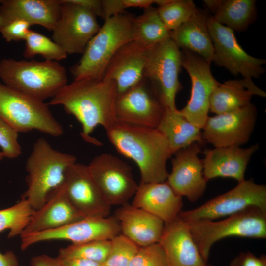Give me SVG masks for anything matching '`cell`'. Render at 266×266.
Wrapping results in <instances>:
<instances>
[{
  "instance_id": "6da1fadb",
  "label": "cell",
  "mask_w": 266,
  "mask_h": 266,
  "mask_svg": "<svg viewBox=\"0 0 266 266\" xmlns=\"http://www.w3.org/2000/svg\"><path fill=\"white\" fill-rule=\"evenodd\" d=\"M117 96L116 84L113 81L81 79L63 87L51 99L49 104L63 106L81 124L83 139L101 146V142L92 137L91 133L98 126H102L106 130L117 121Z\"/></svg>"
},
{
  "instance_id": "7a4b0ae2",
  "label": "cell",
  "mask_w": 266,
  "mask_h": 266,
  "mask_svg": "<svg viewBox=\"0 0 266 266\" xmlns=\"http://www.w3.org/2000/svg\"><path fill=\"white\" fill-rule=\"evenodd\" d=\"M117 151L137 165L140 182H166V162L172 155L168 143L157 128L131 125L117 121L106 130Z\"/></svg>"
},
{
  "instance_id": "3957f363",
  "label": "cell",
  "mask_w": 266,
  "mask_h": 266,
  "mask_svg": "<svg viewBox=\"0 0 266 266\" xmlns=\"http://www.w3.org/2000/svg\"><path fill=\"white\" fill-rule=\"evenodd\" d=\"M3 84L35 100L53 98L67 84L65 67L58 62L3 58L0 61Z\"/></svg>"
},
{
  "instance_id": "277c9868",
  "label": "cell",
  "mask_w": 266,
  "mask_h": 266,
  "mask_svg": "<svg viewBox=\"0 0 266 266\" xmlns=\"http://www.w3.org/2000/svg\"><path fill=\"white\" fill-rule=\"evenodd\" d=\"M76 162L75 156L56 150L44 138H38L26 160L27 189L21 198L34 210L39 209L64 182L67 167Z\"/></svg>"
},
{
  "instance_id": "5b68a950",
  "label": "cell",
  "mask_w": 266,
  "mask_h": 266,
  "mask_svg": "<svg viewBox=\"0 0 266 266\" xmlns=\"http://www.w3.org/2000/svg\"><path fill=\"white\" fill-rule=\"evenodd\" d=\"M133 17L119 14L105 20L91 39L80 60L70 68L74 80H102L105 68L117 50L133 40Z\"/></svg>"
},
{
  "instance_id": "8992f818",
  "label": "cell",
  "mask_w": 266,
  "mask_h": 266,
  "mask_svg": "<svg viewBox=\"0 0 266 266\" xmlns=\"http://www.w3.org/2000/svg\"><path fill=\"white\" fill-rule=\"evenodd\" d=\"M186 223L201 257L206 263L212 246L223 238H266V211L257 207H248L220 221L203 219Z\"/></svg>"
},
{
  "instance_id": "52a82bcc",
  "label": "cell",
  "mask_w": 266,
  "mask_h": 266,
  "mask_svg": "<svg viewBox=\"0 0 266 266\" xmlns=\"http://www.w3.org/2000/svg\"><path fill=\"white\" fill-rule=\"evenodd\" d=\"M0 118L18 133L36 130L53 137L64 133L48 104L0 83Z\"/></svg>"
},
{
  "instance_id": "ba28073f",
  "label": "cell",
  "mask_w": 266,
  "mask_h": 266,
  "mask_svg": "<svg viewBox=\"0 0 266 266\" xmlns=\"http://www.w3.org/2000/svg\"><path fill=\"white\" fill-rule=\"evenodd\" d=\"M181 67V51L170 38L147 49L143 77L166 109H177L175 98L182 88L179 80Z\"/></svg>"
},
{
  "instance_id": "9c48e42d",
  "label": "cell",
  "mask_w": 266,
  "mask_h": 266,
  "mask_svg": "<svg viewBox=\"0 0 266 266\" xmlns=\"http://www.w3.org/2000/svg\"><path fill=\"white\" fill-rule=\"evenodd\" d=\"M250 207L266 211V186L253 179L244 180L230 191L218 196L203 205L187 211H181L178 217L189 222L228 217Z\"/></svg>"
},
{
  "instance_id": "30bf717a",
  "label": "cell",
  "mask_w": 266,
  "mask_h": 266,
  "mask_svg": "<svg viewBox=\"0 0 266 266\" xmlns=\"http://www.w3.org/2000/svg\"><path fill=\"white\" fill-rule=\"evenodd\" d=\"M90 174L106 201L112 205L128 203L138 184L130 166L119 157L104 153L87 165Z\"/></svg>"
},
{
  "instance_id": "8fae6325",
  "label": "cell",
  "mask_w": 266,
  "mask_h": 266,
  "mask_svg": "<svg viewBox=\"0 0 266 266\" xmlns=\"http://www.w3.org/2000/svg\"><path fill=\"white\" fill-rule=\"evenodd\" d=\"M208 29L214 48L212 62L232 74L243 78H257L265 72V59L251 56L238 43L233 31L220 24L209 14Z\"/></svg>"
},
{
  "instance_id": "7c38bea8",
  "label": "cell",
  "mask_w": 266,
  "mask_h": 266,
  "mask_svg": "<svg viewBox=\"0 0 266 266\" xmlns=\"http://www.w3.org/2000/svg\"><path fill=\"white\" fill-rule=\"evenodd\" d=\"M181 51L182 66L190 76L191 91L186 105L179 111L188 121L202 130L208 117L211 95L220 83L212 74L210 63L191 51Z\"/></svg>"
},
{
  "instance_id": "4fadbf2b",
  "label": "cell",
  "mask_w": 266,
  "mask_h": 266,
  "mask_svg": "<svg viewBox=\"0 0 266 266\" xmlns=\"http://www.w3.org/2000/svg\"><path fill=\"white\" fill-rule=\"evenodd\" d=\"M60 17L52 32V40L67 54H82L99 32L96 16L68 0H59Z\"/></svg>"
},
{
  "instance_id": "5bb4252c",
  "label": "cell",
  "mask_w": 266,
  "mask_h": 266,
  "mask_svg": "<svg viewBox=\"0 0 266 266\" xmlns=\"http://www.w3.org/2000/svg\"><path fill=\"white\" fill-rule=\"evenodd\" d=\"M165 110L159 96L143 77L117 96L116 119L125 124L157 128Z\"/></svg>"
},
{
  "instance_id": "9a60e30c",
  "label": "cell",
  "mask_w": 266,
  "mask_h": 266,
  "mask_svg": "<svg viewBox=\"0 0 266 266\" xmlns=\"http://www.w3.org/2000/svg\"><path fill=\"white\" fill-rule=\"evenodd\" d=\"M120 233L119 223L114 215L86 217L57 229L21 234V249L24 250L36 243L52 240H68L72 244L110 240Z\"/></svg>"
},
{
  "instance_id": "2e32d148",
  "label": "cell",
  "mask_w": 266,
  "mask_h": 266,
  "mask_svg": "<svg viewBox=\"0 0 266 266\" xmlns=\"http://www.w3.org/2000/svg\"><path fill=\"white\" fill-rule=\"evenodd\" d=\"M257 117V108L252 103L235 110L208 116L202 129L203 139L214 147L240 146L249 140Z\"/></svg>"
},
{
  "instance_id": "e0dca14e",
  "label": "cell",
  "mask_w": 266,
  "mask_h": 266,
  "mask_svg": "<svg viewBox=\"0 0 266 266\" xmlns=\"http://www.w3.org/2000/svg\"><path fill=\"white\" fill-rule=\"evenodd\" d=\"M64 183L69 200L84 218L110 216L111 206L100 193L87 165L76 162L68 167Z\"/></svg>"
},
{
  "instance_id": "ac0fdd59",
  "label": "cell",
  "mask_w": 266,
  "mask_h": 266,
  "mask_svg": "<svg viewBox=\"0 0 266 266\" xmlns=\"http://www.w3.org/2000/svg\"><path fill=\"white\" fill-rule=\"evenodd\" d=\"M200 146L194 143L173 154L172 170L166 181L176 194L191 202L202 196L207 182L203 176V161L199 157Z\"/></svg>"
},
{
  "instance_id": "d6986e66",
  "label": "cell",
  "mask_w": 266,
  "mask_h": 266,
  "mask_svg": "<svg viewBox=\"0 0 266 266\" xmlns=\"http://www.w3.org/2000/svg\"><path fill=\"white\" fill-rule=\"evenodd\" d=\"M259 149L255 144L246 148L240 146L215 147L203 151V173L205 179L231 178L238 183L245 180V173L252 156Z\"/></svg>"
},
{
  "instance_id": "ffe728a7",
  "label": "cell",
  "mask_w": 266,
  "mask_h": 266,
  "mask_svg": "<svg viewBox=\"0 0 266 266\" xmlns=\"http://www.w3.org/2000/svg\"><path fill=\"white\" fill-rule=\"evenodd\" d=\"M84 218L69 200L63 182L49 194L43 206L34 211L21 234L57 229Z\"/></svg>"
},
{
  "instance_id": "44dd1931",
  "label": "cell",
  "mask_w": 266,
  "mask_h": 266,
  "mask_svg": "<svg viewBox=\"0 0 266 266\" xmlns=\"http://www.w3.org/2000/svg\"><path fill=\"white\" fill-rule=\"evenodd\" d=\"M158 243L165 253L168 266H211L201 257L187 223L178 216L164 224Z\"/></svg>"
},
{
  "instance_id": "7402d4cb",
  "label": "cell",
  "mask_w": 266,
  "mask_h": 266,
  "mask_svg": "<svg viewBox=\"0 0 266 266\" xmlns=\"http://www.w3.org/2000/svg\"><path fill=\"white\" fill-rule=\"evenodd\" d=\"M60 12L59 0H0V29L22 20L52 31Z\"/></svg>"
},
{
  "instance_id": "603a6c76",
  "label": "cell",
  "mask_w": 266,
  "mask_h": 266,
  "mask_svg": "<svg viewBox=\"0 0 266 266\" xmlns=\"http://www.w3.org/2000/svg\"><path fill=\"white\" fill-rule=\"evenodd\" d=\"M147 50L133 40L125 44L108 63L102 79L114 81L118 94L132 87L143 78Z\"/></svg>"
},
{
  "instance_id": "cb8c5ba5",
  "label": "cell",
  "mask_w": 266,
  "mask_h": 266,
  "mask_svg": "<svg viewBox=\"0 0 266 266\" xmlns=\"http://www.w3.org/2000/svg\"><path fill=\"white\" fill-rule=\"evenodd\" d=\"M132 205L161 220L164 224L175 219L181 211L182 197L176 194L166 181L140 182Z\"/></svg>"
},
{
  "instance_id": "d4e9b609",
  "label": "cell",
  "mask_w": 266,
  "mask_h": 266,
  "mask_svg": "<svg viewBox=\"0 0 266 266\" xmlns=\"http://www.w3.org/2000/svg\"><path fill=\"white\" fill-rule=\"evenodd\" d=\"M114 216L121 234L139 247L159 242L164 223L157 217L128 203L117 209Z\"/></svg>"
},
{
  "instance_id": "484cf974",
  "label": "cell",
  "mask_w": 266,
  "mask_h": 266,
  "mask_svg": "<svg viewBox=\"0 0 266 266\" xmlns=\"http://www.w3.org/2000/svg\"><path fill=\"white\" fill-rule=\"evenodd\" d=\"M209 15L206 10L197 8L185 23L170 32V38L180 49L191 51L211 63L214 48L208 29Z\"/></svg>"
},
{
  "instance_id": "4316f807",
  "label": "cell",
  "mask_w": 266,
  "mask_h": 266,
  "mask_svg": "<svg viewBox=\"0 0 266 266\" xmlns=\"http://www.w3.org/2000/svg\"><path fill=\"white\" fill-rule=\"evenodd\" d=\"M253 95L263 97L266 93L252 79L229 80L216 87L209 101V111L219 114L235 110L249 104Z\"/></svg>"
},
{
  "instance_id": "83f0119b",
  "label": "cell",
  "mask_w": 266,
  "mask_h": 266,
  "mask_svg": "<svg viewBox=\"0 0 266 266\" xmlns=\"http://www.w3.org/2000/svg\"><path fill=\"white\" fill-rule=\"evenodd\" d=\"M203 2L216 21L233 32L245 31L257 17L255 0H204Z\"/></svg>"
},
{
  "instance_id": "f1b7e54d",
  "label": "cell",
  "mask_w": 266,
  "mask_h": 266,
  "mask_svg": "<svg viewBox=\"0 0 266 266\" xmlns=\"http://www.w3.org/2000/svg\"><path fill=\"white\" fill-rule=\"evenodd\" d=\"M157 128L166 139L172 155L194 143L205 142L201 129L188 121L178 109H166Z\"/></svg>"
},
{
  "instance_id": "f546056e",
  "label": "cell",
  "mask_w": 266,
  "mask_h": 266,
  "mask_svg": "<svg viewBox=\"0 0 266 266\" xmlns=\"http://www.w3.org/2000/svg\"><path fill=\"white\" fill-rule=\"evenodd\" d=\"M170 38V31L165 26L156 8L151 6L133 18V41L143 47L148 49Z\"/></svg>"
},
{
  "instance_id": "4dcf8cb0",
  "label": "cell",
  "mask_w": 266,
  "mask_h": 266,
  "mask_svg": "<svg viewBox=\"0 0 266 266\" xmlns=\"http://www.w3.org/2000/svg\"><path fill=\"white\" fill-rule=\"evenodd\" d=\"M110 240H100L72 244L61 248L57 258L60 261L84 259L103 263L110 250Z\"/></svg>"
},
{
  "instance_id": "1f68e13d",
  "label": "cell",
  "mask_w": 266,
  "mask_h": 266,
  "mask_svg": "<svg viewBox=\"0 0 266 266\" xmlns=\"http://www.w3.org/2000/svg\"><path fill=\"white\" fill-rule=\"evenodd\" d=\"M34 211L22 198L12 206L0 210V232L7 229L9 230L8 238L20 236Z\"/></svg>"
},
{
  "instance_id": "d6a6232c",
  "label": "cell",
  "mask_w": 266,
  "mask_h": 266,
  "mask_svg": "<svg viewBox=\"0 0 266 266\" xmlns=\"http://www.w3.org/2000/svg\"><path fill=\"white\" fill-rule=\"evenodd\" d=\"M24 41L25 47L23 56L26 58H31L36 55H40L45 60L58 62L67 57L66 52L56 43L31 29Z\"/></svg>"
},
{
  "instance_id": "836d02e7",
  "label": "cell",
  "mask_w": 266,
  "mask_h": 266,
  "mask_svg": "<svg viewBox=\"0 0 266 266\" xmlns=\"http://www.w3.org/2000/svg\"><path fill=\"white\" fill-rule=\"evenodd\" d=\"M197 8L191 0H171L167 4L158 6L157 9L165 26L171 32L185 23Z\"/></svg>"
},
{
  "instance_id": "e575fe53",
  "label": "cell",
  "mask_w": 266,
  "mask_h": 266,
  "mask_svg": "<svg viewBox=\"0 0 266 266\" xmlns=\"http://www.w3.org/2000/svg\"><path fill=\"white\" fill-rule=\"evenodd\" d=\"M110 241V250L104 266H128L139 247L120 233Z\"/></svg>"
},
{
  "instance_id": "d590c367",
  "label": "cell",
  "mask_w": 266,
  "mask_h": 266,
  "mask_svg": "<svg viewBox=\"0 0 266 266\" xmlns=\"http://www.w3.org/2000/svg\"><path fill=\"white\" fill-rule=\"evenodd\" d=\"M128 266H168L165 253L159 243L139 247Z\"/></svg>"
},
{
  "instance_id": "8d00e7d4",
  "label": "cell",
  "mask_w": 266,
  "mask_h": 266,
  "mask_svg": "<svg viewBox=\"0 0 266 266\" xmlns=\"http://www.w3.org/2000/svg\"><path fill=\"white\" fill-rule=\"evenodd\" d=\"M18 132L0 118V147L4 157L13 159L22 153V148L18 142Z\"/></svg>"
},
{
  "instance_id": "74e56055",
  "label": "cell",
  "mask_w": 266,
  "mask_h": 266,
  "mask_svg": "<svg viewBox=\"0 0 266 266\" xmlns=\"http://www.w3.org/2000/svg\"><path fill=\"white\" fill-rule=\"evenodd\" d=\"M32 26L28 22L18 20L0 29V33L8 42L25 40Z\"/></svg>"
},
{
  "instance_id": "f35d334b",
  "label": "cell",
  "mask_w": 266,
  "mask_h": 266,
  "mask_svg": "<svg viewBox=\"0 0 266 266\" xmlns=\"http://www.w3.org/2000/svg\"><path fill=\"white\" fill-rule=\"evenodd\" d=\"M229 266H266V257H257L249 251L241 252L232 260Z\"/></svg>"
},
{
  "instance_id": "ab89813d",
  "label": "cell",
  "mask_w": 266,
  "mask_h": 266,
  "mask_svg": "<svg viewBox=\"0 0 266 266\" xmlns=\"http://www.w3.org/2000/svg\"><path fill=\"white\" fill-rule=\"evenodd\" d=\"M102 18L106 20L121 14L126 8L123 0H102Z\"/></svg>"
},
{
  "instance_id": "60d3db41",
  "label": "cell",
  "mask_w": 266,
  "mask_h": 266,
  "mask_svg": "<svg viewBox=\"0 0 266 266\" xmlns=\"http://www.w3.org/2000/svg\"><path fill=\"white\" fill-rule=\"evenodd\" d=\"M91 12L96 16L102 17V7L101 0H68Z\"/></svg>"
},
{
  "instance_id": "b9f144b4",
  "label": "cell",
  "mask_w": 266,
  "mask_h": 266,
  "mask_svg": "<svg viewBox=\"0 0 266 266\" xmlns=\"http://www.w3.org/2000/svg\"><path fill=\"white\" fill-rule=\"evenodd\" d=\"M31 266H62L61 262L57 258L46 255L33 256L30 261Z\"/></svg>"
},
{
  "instance_id": "7bdbcfd3",
  "label": "cell",
  "mask_w": 266,
  "mask_h": 266,
  "mask_svg": "<svg viewBox=\"0 0 266 266\" xmlns=\"http://www.w3.org/2000/svg\"><path fill=\"white\" fill-rule=\"evenodd\" d=\"M60 261L62 266H104L103 263L84 259H72Z\"/></svg>"
},
{
  "instance_id": "ee69618b",
  "label": "cell",
  "mask_w": 266,
  "mask_h": 266,
  "mask_svg": "<svg viewBox=\"0 0 266 266\" xmlns=\"http://www.w3.org/2000/svg\"><path fill=\"white\" fill-rule=\"evenodd\" d=\"M0 266H19V261L11 251L2 254L0 252Z\"/></svg>"
},
{
  "instance_id": "f6af8a7d",
  "label": "cell",
  "mask_w": 266,
  "mask_h": 266,
  "mask_svg": "<svg viewBox=\"0 0 266 266\" xmlns=\"http://www.w3.org/2000/svg\"><path fill=\"white\" fill-rule=\"evenodd\" d=\"M126 8L139 7L145 9L154 3V0H123Z\"/></svg>"
},
{
  "instance_id": "bcb514c9",
  "label": "cell",
  "mask_w": 266,
  "mask_h": 266,
  "mask_svg": "<svg viewBox=\"0 0 266 266\" xmlns=\"http://www.w3.org/2000/svg\"><path fill=\"white\" fill-rule=\"evenodd\" d=\"M4 158L2 153L1 151H0V161L2 160L3 158Z\"/></svg>"
}]
</instances>
